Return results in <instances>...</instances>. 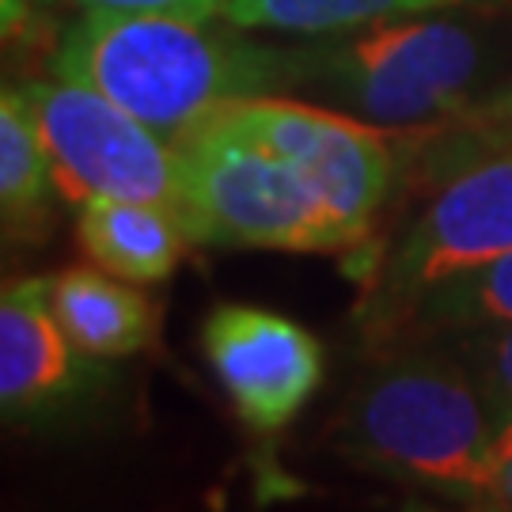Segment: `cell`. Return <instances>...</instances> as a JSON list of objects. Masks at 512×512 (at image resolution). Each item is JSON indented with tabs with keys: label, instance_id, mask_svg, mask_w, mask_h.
Listing matches in <instances>:
<instances>
[{
	"label": "cell",
	"instance_id": "6da1fadb",
	"mask_svg": "<svg viewBox=\"0 0 512 512\" xmlns=\"http://www.w3.org/2000/svg\"><path fill=\"white\" fill-rule=\"evenodd\" d=\"M50 65L171 145L239 99L293 95V46H262L224 16L80 12L57 35Z\"/></svg>",
	"mask_w": 512,
	"mask_h": 512
},
{
	"label": "cell",
	"instance_id": "7a4b0ae2",
	"mask_svg": "<svg viewBox=\"0 0 512 512\" xmlns=\"http://www.w3.org/2000/svg\"><path fill=\"white\" fill-rule=\"evenodd\" d=\"M471 8L361 23L293 46V95L391 133L444 122L505 80L501 42Z\"/></svg>",
	"mask_w": 512,
	"mask_h": 512
},
{
	"label": "cell",
	"instance_id": "3957f363",
	"mask_svg": "<svg viewBox=\"0 0 512 512\" xmlns=\"http://www.w3.org/2000/svg\"><path fill=\"white\" fill-rule=\"evenodd\" d=\"M501 418L456 349L440 338H414L384 346L361 372L330 440L349 463L459 505Z\"/></svg>",
	"mask_w": 512,
	"mask_h": 512
},
{
	"label": "cell",
	"instance_id": "277c9868",
	"mask_svg": "<svg viewBox=\"0 0 512 512\" xmlns=\"http://www.w3.org/2000/svg\"><path fill=\"white\" fill-rule=\"evenodd\" d=\"M179 148V217L190 243L236 251H357L323 186L289 152L205 118Z\"/></svg>",
	"mask_w": 512,
	"mask_h": 512
},
{
	"label": "cell",
	"instance_id": "5b68a950",
	"mask_svg": "<svg viewBox=\"0 0 512 512\" xmlns=\"http://www.w3.org/2000/svg\"><path fill=\"white\" fill-rule=\"evenodd\" d=\"M509 251L512 145L440 179L433 198L372 258L357 300V327L368 346H391L421 296Z\"/></svg>",
	"mask_w": 512,
	"mask_h": 512
},
{
	"label": "cell",
	"instance_id": "8992f818",
	"mask_svg": "<svg viewBox=\"0 0 512 512\" xmlns=\"http://www.w3.org/2000/svg\"><path fill=\"white\" fill-rule=\"evenodd\" d=\"M23 92L35 107L65 202L129 198L179 213V148L167 137L76 80H27Z\"/></svg>",
	"mask_w": 512,
	"mask_h": 512
},
{
	"label": "cell",
	"instance_id": "52a82bcc",
	"mask_svg": "<svg viewBox=\"0 0 512 512\" xmlns=\"http://www.w3.org/2000/svg\"><path fill=\"white\" fill-rule=\"evenodd\" d=\"M202 349L239 421L274 437L289 429L323 384V346L308 327L258 304H217Z\"/></svg>",
	"mask_w": 512,
	"mask_h": 512
},
{
	"label": "cell",
	"instance_id": "ba28073f",
	"mask_svg": "<svg viewBox=\"0 0 512 512\" xmlns=\"http://www.w3.org/2000/svg\"><path fill=\"white\" fill-rule=\"evenodd\" d=\"M110 361L76 346L57 323L50 277H19L0 293V410L12 425L73 421L107 391Z\"/></svg>",
	"mask_w": 512,
	"mask_h": 512
},
{
	"label": "cell",
	"instance_id": "9c48e42d",
	"mask_svg": "<svg viewBox=\"0 0 512 512\" xmlns=\"http://www.w3.org/2000/svg\"><path fill=\"white\" fill-rule=\"evenodd\" d=\"M76 236L99 270L133 285H156L179 270L186 255L183 217L167 205L129 198H88L76 209Z\"/></svg>",
	"mask_w": 512,
	"mask_h": 512
},
{
	"label": "cell",
	"instance_id": "30bf717a",
	"mask_svg": "<svg viewBox=\"0 0 512 512\" xmlns=\"http://www.w3.org/2000/svg\"><path fill=\"white\" fill-rule=\"evenodd\" d=\"M50 304L57 323L84 353L99 361H122L152 346L156 304L126 277L107 270H61L50 277Z\"/></svg>",
	"mask_w": 512,
	"mask_h": 512
},
{
	"label": "cell",
	"instance_id": "8fae6325",
	"mask_svg": "<svg viewBox=\"0 0 512 512\" xmlns=\"http://www.w3.org/2000/svg\"><path fill=\"white\" fill-rule=\"evenodd\" d=\"M57 194L54 160L42 141L35 107L23 84H4L0 92V209L8 236L42 232Z\"/></svg>",
	"mask_w": 512,
	"mask_h": 512
},
{
	"label": "cell",
	"instance_id": "7c38bea8",
	"mask_svg": "<svg viewBox=\"0 0 512 512\" xmlns=\"http://www.w3.org/2000/svg\"><path fill=\"white\" fill-rule=\"evenodd\" d=\"M512 145V76H505L494 92L459 114L433 122V126L399 133L403 152V179L418 175L425 186H437L459 167L475 164L497 148Z\"/></svg>",
	"mask_w": 512,
	"mask_h": 512
},
{
	"label": "cell",
	"instance_id": "4fadbf2b",
	"mask_svg": "<svg viewBox=\"0 0 512 512\" xmlns=\"http://www.w3.org/2000/svg\"><path fill=\"white\" fill-rule=\"evenodd\" d=\"M512 0H228L220 16L247 31H285V35H334L361 23L421 12H501Z\"/></svg>",
	"mask_w": 512,
	"mask_h": 512
},
{
	"label": "cell",
	"instance_id": "5bb4252c",
	"mask_svg": "<svg viewBox=\"0 0 512 512\" xmlns=\"http://www.w3.org/2000/svg\"><path fill=\"white\" fill-rule=\"evenodd\" d=\"M501 323H512V251L486 266L448 277L433 293L421 296L395 342L444 338L459 330L501 327Z\"/></svg>",
	"mask_w": 512,
	"mask_h": 512
},
{
	"label": "cell",
	"instance_id": "9a60e30c",
	"mask_svg": "<svg viewBox=\"0 0 512 512\" xmlns=\"http://www.w3.org/2000/svg\"><path fill=\"white\" fill-rule=\"evenodd\" d=\"M440 342H448L467 361L497 410L512 414V323L459 330V334H444Z\"/></svg>",
	"mask_w": 512,
	"mask_h": 512
},
{
	"label": "cell",
	"instance_id": "2e32d148",
	"mask_svg": "<svg viewBox=\"0 0 512 512\" xmlns=\"http://www.w3.org/2000/svg\"><path fill=\"white\" fill-rule=\"evenodd\" d=\"M228 0H4V35H23L46 8L65 12H171V16H220Z\"/></svg>",
	"mask_w": 512,
	"mask_h": 512
},
{
	"label": "cell",
	"instance_id": "e0dca14e",
	"mask_svg": "<svg viewBox=\"0 0 512 512\" xmlns=\"http://www.w3.org/2000/svg\"><path fill=\"white\" fill-rule=\"evenodd\" d=\"M459 505L467 509H509L512 512V414L501 418L494 444L482 459L478 475L463 490Z\"/></svg>",
	"mask_w": 512,
	"mask_h": 512
}]
</instances>
